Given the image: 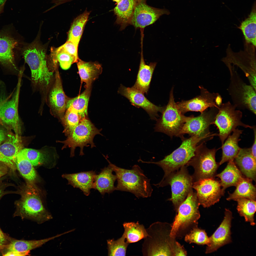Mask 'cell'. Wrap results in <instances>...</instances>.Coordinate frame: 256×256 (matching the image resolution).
<instances>
[{
    "label": "cell",
    "mask_w": 256,
    "mask_h": 256,
    "mask_svg": "<svg viewBox=\"0 0 256 256\" xmlns=\"http://www.w3.org/2000/svg\"><path fill=\"white\" fill-rule=\"evenodd\" d=\"M23 54L30 69L34 84L41 90L47 89L52 81L53 73L47 66L44 48L34 42L24 48Z\"/></svg>",
    "instance_id": "3957f363"
},
{
    "label": "cell",
    "mask_w": 256,
    "mask_h": 256,
    "mask_svg": "<svg viewBox=\"0 0 256 256\" xmlns=\"http://www.w3.org/2000/svg\"><path fill=\"white\" fill-rule=\"evenodd\" d=\"M215 176L220 179V183L222 187L223 196L225 190L229 187L236 186L243 177L240 170L238 168L234 161H230L224 169Z\"/></svg>",
    "instance_id": "4dcf8cb0"
},
{
    "label": "cell",
    "mask_w": 256,
    "mask_h": 256,
    "mask_svg": "<svg viewBox=\"0 0 256 256\" xmlns=\"http://www.w3.org/2000/svg\"><path fill=\"white\" fill-rule=\"evenodd\" d=\"M140 0H121L117 4L114 9L116 16V23L124 29L131 21L134 11L137 4Z\"/></svg>",
    "instance_id": "f1b7e54d"
},
{
    "label": "cell",
    "mask_w": 256,
    "mask_h": 256,
    "mask_svg": "<svg viewBox=\"0 0 256 256\" xmlns=\"http://www.w3.org/2000/svg\"><path fill=\"white\" fill-rule=\"evenodd\" d=\"M22 148L18 134L8 135L5 142L0 145V161L12 170H15L17 156Z\"/></svg>",
    "instance_id": "44dd1931"
},
{
    "label": "cell",
    "mask_w": 256,
    "mask_h": 256,
    "mask_svg": "<svg viewBox=\"0 0 256 256\" xmlns=\"http://www.w3.org/2000/svg\"><path fill=\"white\" fill-rule=\"evenodd\" d=\"M85 88V90L80 95L69 99L66 104V109H69L76 112L82 119L87 117L88 104L91 86Z\"/></svg>",
    "instance_id": "836d02e7"
},
{
    "label": "cell",
    "mask_w": 256,
    "mask_h": 256,
    "mask_svg": "<svg viewBox=\"0 0 256 256\" xmlns=\"http://www.w3.org/2000/svg\"><path fill=\"white\" fill-rule=\"evenodd\" d=\"M116 2L117 4L119 3L121 0H112Z\"/></svg>",
    "instance_id": "6f0895ef"
},
{
    "label": "cell",
    "mask_w": 256,
    "mask_h": 256,
    "mask_svg": "<svg viewBox=\"0 0 256 256\" xmlns=\"http://www.w3.org/2000/svg\"><path fill=\"white\" fill-rule=\"evenodd\" d=\"M255 47L246 43L243 50L233 52L229 45L226 50V55L222 61L227 67L233 64L237 66L243 72L250 84L256 88V66Z\"/></svg>",
    "instance_id": "8fae6325"
},
{
    "label": "cell",
    "mask_w": 256,
    "mask_h": 256,
    "mask_svg": "<svg viewBox=\"0 0 256 256\" xmlns=\"http://www.w3.org/2000/svg\"><path fill=\"white\" fill-rule=\"evenodd\" d=\"M252 180L247 178L243 177L236 186V189L232 193H229L227 198L228 201L240 198H246L256 201V188Z\"/></svg>",
    "instance_id": "d6a6232c"
},
{
    "label": "cell",
    "mask_w": 256,
    "mask_h": 256,
    "mask_svg": "<svg viewBox=\"0 0 256 256\" xmlns=\"http://www.w3.org/2000/svg\"><path fill=\"white\" fill-rule=\"evenodd\" d=\"M52 51L54 63L59 62L61 67L64 70L69 69L72 64L77 63L79 59L65 51L60 46L54 49Z\"/></svg>",
    "instance_id": "ab89813d"
},
{
    "label": "cell",
    "mask_w": 256,
    "mask_h": 256,
    "mask_svg": "<svg viewBox=\"0 0 256 256\" xmlns=\"http://www.w3.org/2000/svg\"><path fill=\"white\" fill-rule=\"evenodd\" d=\"M142 47L136 80L132 87L144 94H147L148 92L157 63L151 62L148 65L145 64L143 56Z\"/></svg>",
    "instance_id": "d4e9b609"
},
{
    "label": "cell",
    "mask_w": 256,
    "mask_h": 256,
    "mask_svg": "<svg viewBox=\"0 0 256 256\" xmlns=\"http://www.w3.org/2000/svg\"><path fill=\"white\" fill-rule=\"evenodd\" d=\"M5 3V2L0 5V14L2 11Z\"/></svg>",
    "instance_id": "f5cc1de1"
},
{
    "label": "cell",
    "mask_w": 256,
    "mask_h": 256,
    "mask_svg": "<svg viewBox=\"0 0 256 256\" xmlns=\"http://www.w3.org/2000/svg\"><path fill=\"white\" fill-rule=\"evenodd\" d=\"M89 14V12L86 11L74 19L69 32L67 40L78 45Z\"/></svg>",
    "instance_id": "8d00e7d4"
},
{
    "label": "cell",
    "mask_w": 256,
    "mask_h": 256,
    "mask_svg": "<svg viewBox=\"0 0 256 256\" xmlns=\"http://www.w3.org/2000/svg\"><path fill=\"white\" fill-rule=\"evenodd\" d=\"M21 79L18 78L15 92L12 98L0 97V118L2 121L9 126L16 134L20 131L18 106Z\"/></svg>",
    "instance_id": "2e32d148"
},
{
    "label": "cell",
    "mask_w": 256,
    "mask_h": 256,
    "mask_svg": "<svg viewBox=\"0 0 256 256\" xmlns=\"http://www.w3.org/2000/svg\"><path fill=\"white\" fill-rule=\"evenodd\" d=\"M101 130L97 128L87 117H85L81 120L71 135L65 140L60 142L64 144L62 148H70L71 156L73 157L76 148L79 147L80 148V155H83L84 147L90 146L91 148L95 147L93 142L94 138L97 134L103 135L100 132Z\"/></svg>",
    "instance_id": "4fadbf2b"
},
{
    "label": "cell",
    "mask_w": 256,
    "mask_h": 256,
    "mask_svg": "<svg viewBox=\"0 0 256 256\" xmlns=\"http://www.w3.org/2000/svg\"><path fill=\"white\" fill-rule=\"evenodd\" d=\"M219 108L216 107L210 108L201 113L199 115L194 117L193 115L189 116L188 119L184 124L179 133L178 137L182 139L183 135L187 134L191 136H197L204 137L210 140L217 133H211L209 130L210 126L213 124Z\"/></svg>",
    "instance_id": "5bb4252c"
},
{
    "label": "cell",
    "mask_w": 256,
    "mask_h": 256,
    "mask_svg": "<svg viewBox=\"0 0 256 256\" xmlns=\"http://www.w3.org/2000/svg\"><path fill=\"white\" fill-rule=\"evenodd\" d=\"M6 166L0 163V178L7 173L8 170Z\"/></svg>",
    "instance_id": "f907efd6"
},
{
    "label": "cell",
    "mask_w": 256,
    "mask_h": 256,
    "mask_svg": "<svg viewBox=\"0 0 256 256\" xmlns=\"http://www.w3.org/2000/svg\"><path fill=\"white\" fill-rule=\"evenodd\" d=\"M254 131V139L253 143L251 146L250 148L251 154L254 158L256 159V131L255 126H254L252 129Z\"/></svg>",
    "instance_id": "c3c4849f"
},
{
    "label": "cell",
    "mask_w": 256,
    "mask_h": 256,
    "mask_svg": "<svg viewBox=\"0 0 256 256\" xmlns=\"http://www.w3.org/2000/svg\"><path fill=\"white\" fill-rule=\"evenodd\" d=\"M13 238L4 233L0 228V251L2 254Z\"/></svg>",
    "instance_id": "bcb514c9"
},
{
    "label": "cell",
    "mask_w": 256,
    "mask_h": 256,
    "mask_svg": "<svg viewBox=\"0 0 256 256\" xmlns=\"http://www.w3.org/2000/svg\"><path fill=\"white\" fill-rule=\"evenodd\" d=\"M18 42L9 35L0 32V63L9 69L17 70L14 50Z\"/></svg>",
    "instance_id": "603a6c76"
},
{
    "label": "cell",
    "mask_w": 256,
    "mask_h": 256,
    "mask_svg": "<svg viewBox=\"0 0 256 256\" xmlns=\"http://www.w3.org/2000/svg\"><path fill=\"white\" fill-rule=\"evenodd\" d=\"M174 87L170 91L168 103L165 106L162 114L156 120L155 132L164 133L171 137H178L180 132L189 116L183 114L177 107L173 95Z\"/></svg>",
    "instance_id": "ba28073f"
},
{
    "label": "cell",
    "mask_w": 256,
    "mask_h": 256,
    "mask_svg": "<svg viewBox=\"0 0 256 256\" xmlns=\"http://www.w3.org/2000/svg\"><path fill=\"white\" fill-rule=\"evenodd\" d=\"M171 224L157 221L146 229L147 236L144 238L142 252L144 256H174L175 239L170 236Z\"/></svg>",
    "instance_id": "7a4b0ae2"
},
{
    "label": "cell",
    "mask_w": 256,
    "mask_h": 256,
    "mask_svg": "<svg viewBox=\"0 0 256 256\" xmlns=\"http://www.w3.org/2000/svg\"><path fill=\"white\" fill-rule=\"evenodd\" d=\"M185 240L189 243H194L199 245H207L209 242V238L205 230L200 229L198 226L192 229L185 235Z\"/></svg>",
    "instance_id": "b9f144b4"
},
{
    "label": "cell",
    "mask_w": 256,
    "mask_h": 256,
    "mask_svg": "<svg viewBox=\"0 0 256 256\" xmlns=\"http://www.w3.org/2000/svg\"><path fill=\"white\" fill-rule=\"evenodd\" d=\"M2 121L1 120V119H0V124H1V123H2Z\"/></svg>",
    "instance_id": "680465c9"
},
{
    "label": "cell",
    "mask_w": 256,
    "mask_h": 256,
    "mask_svg": "<svg viewBox=\"0 0 256 256\" xmlns=\"http://www.w3.org/2000/svg\"><path fill=\"white\" fill-rule=\"evenodd\" d=\"M232 218V212L225 209L223 220L214 233L209 237V242L206 248V253L215 252L231 242V228Z\"/></svg>",
    "instance_id": "d6986e66"
},
{
    "label": "cell",
    "mask_w": 256,
    "mask_h": 256,
    "mask_svg": "<svg viewBox=\"0 0 256 256\" xmlns=\"http://www.w3.org/2000/svg\"><path fill=\"white\" fill-rule=\"evenodd\" d=\"M192 187L196 191L200 205L204 208L209 207L218 202L223 196L220 182L214 177L194 182Z\"/></svg>",
    "instance_id": "9a60e30c"
},
{
    "label": "cell",
    "mask_w": 256,
    "mask_h": 256,
    "mask_svg": "<svg viewBox=\"0 0 256 256\" xmlns=\"http://www.w3.org/2000/svg\"><path fill=\"white\" fill-rule=\"evenodd\" d=\"M230 101L222 103L219 108L213 124L217 127L218 136L223 144L226 139L238 126L253 129L254 126L243 123L241 121L242 113Z\"/></svg>",
    "instance_id": "7c38bea8"
},
{
    "label": "cell",
    "mask_w": 256,
    "mask_h": 256,
    "mask_svg": "<svg viewBox=\"0 0 256 256\" xmlns=\"http://www.w3.org/2000/svg\"><path fill=\"white\" fill-rule=\"evenodd\" d=\"M256 5L248 17L242 21L239 27L244 36L246 43L256 47Z\"/></svg>",
    "instance_id": "d590c367"
},
{
    "label": "cell",
    "mask_w": 256,
    "mask_h": 256,
    "mask_svg": "<svg viewBox=\"0 0 256 256\" xmlns=\"http://www.w3.org/2000/svg\"><path fill=\"white\" fill-rule=\"evenodd\" d=\"M53 3L57 4L61 3V2L62 0H52Z\"/></svg>",
    "instance_id": "db71d44e"
},
{
    "label": "cell",
    "mask_w": 256,
    "mask_h": 256,
    "mask_svg": "<svg viewBox=\"0 0 256 256\" xmlns=\"http://www.w3.org/2000/svg\"><path fill=\"white\" fill-rule=\"evenodd\" d=\"M237 202V209L240 215L243 217L245 221L254 226L255 223L254 216L256 211V201L246 198L236 200Z\"/></svg>",
    "instance_id": "74e56055"
},
{
    "label": "cell",
    "mask_w": 256,
    "mask_h": 256,
    "mask_svg": "<svg viewBox=\"0 0 256 256\" xmlns=\"http://www.w3.org/2000/svg\"><path fill=\"white\" fill-rule=\"evenodd\" d=\"M66 110L63 118L65 128L64 132L69 137L82 119L75 111L69 109Z\"/></svg>",
    "instance_id": "7bdbcfd3"
},
{
    "label": "cell",
    "mask_w": 256,
    "mask_h": 256,
    "mask_svg": "<svg viewBox=\"0 0 256 256\" xmlns=\"http://www.w3.org/2000/svg\"><path fill=\"white\" fill-rule=\"evenodd\" d=\"M21 200L17 204L14 217H20L41 224L52 218L45 208L39 191L33 183L28 182Z\"/></svg>",
    "instance_id": "8992f818"
},
{
    "label": "cell",
    "mask_w": 256,
    "mask_h": 256,
    "mask_svg": "<svg viewBox=\"0 0 256 256\" xmlns=\"http://www.w3.org/2000/svg\"><path fill=\"white\" fill-rule=\"evenodd\" d=\"M124 232L123 234L129 244L137 242L148 236L146 229L138 222H124L123 224Z\"/></svg>",
    "instance_id": "e575fe53"
},
{
    "label": "cell",
    "mask_w": 256,
    "mask_h": 256,
    "mask_svg": "<svg viewBox=\"0 0 256 256\" xmlns=\"http://www.w3.org/2000/svg\"><path fill=\"white\" fill-rule=\"evenodd\" d=\"M173 252L174 256H186L187 255L184 247L176 241L174 246Z\"/></svg>",
    "instance_id": "7dc6e473"
},
{
    "label": "cell",
    "mask_w": 256,
    "mask_h": 256,
    "mask_svg": "<svg viewBox=\"0 0 256 256\" xmlns=\"http://www.w3.org/2000/svg\"><path fill=\"white\" fill-rule=\"evenodd\" d=\"M60 236V235L59 234L51 237L38 240H18L13 238L2 255L9 251L20 252H30L31 250L39 247L49 241Z\"/></svg>",
    "instance_id": "1f68e13d"
},
{
    "label": "cell",
    "mask_w": 256,
    "mask_h": 256,
    "mask_svg": "<svg viewBox=\"0 0 256 256\" xmlns=\"http://www.w3.org/2000/svg\"><path fill=\"white\" fill-rule=\"evenodd\" d=\"M180 146L163 159L158 161H144L143 163L154 164L161 167L164 175L162 180L167 177L172 173L186 165L195 155L198 144L201 141L209 140L206 137L197 136H191L189 138L182 139Z\"/></svg>",
    "instance_id": "277c9868"
},
{
    "label": "cell",
    "mask_w": 256,
    "mask_h": 256,
    "mask_svg": "<svg viewBox=\"0 0 256 256\" xmlns=\"http://www.w3.org/2000/svg\"><path fill=\"white\" fill-rule=\"evenodd\" d=\"M3 193V191L2 188L0 185V198L2 195Z\"/></svg>",
    "instance_id": "11a10c76"
},
{
    "label": "cell",
    "mask_w": 256,
    "mask_h": 256,
    "mask_svg": "<svg viewBox=\"0 0 256 256\" xmlns=\"http://www.w3.org/2000/svg\"><path fill=\"white\" fill-rule=\"evenodd\" d=\"M113 171L109 164L107 167L101 169L100 172L96 176L93 189L98 190L102 195L106 193H111L115 190L114 183L117 177L113 174Z\"/></svg>",
    "instance_id": "4316f807"
},
{
    "label": "cell",
    "mask_w": 256,
    "mask_h": 256,
    "mask_svg": "<svg viewBox=\"0 0 256 256\" xmlns=\"http://www.w3.org/2000/svg\"><path fill=\"white\" fill-rule=\"evenodd\" d=\"M6 0H0V5L5 2Z\"/></svg>",
    "instance_id": "9f6ffc18"
},
{
    "label": "cell",
    "mask_w": 256,
    "mask_h": 256,
    "mask_svg": "<svg viewBox=\"0 0 256 256\" xmlns=\"http://www.w3.org/2000/svg\"><path fill=\"white\" fill-rule=\"evenodd\" d=\"M241 172L247 178L256 181V159L251 154L250 148H241L234 159Z\"/></svg>",
    "instance_id": "484cf974"
},
{
    "label": "cell",
    "mask_w": 256,
    "mask_h": 256,
    "mask_svg": "<svg viewBox=\"0 0 256 256\" xmlns=\"http://www.w3.org/2000/svg\"><path fill=\"white\" fill-rule=\"evenodd\" d=\"M230 82L227 89L236 108L249 110L256 114V90L245 83L232 66L229 70Z\"/></svg>",
    "instance_id": "52a82bcc"
},
{
    "label": "cell",
    "mask_w": 256,
    "mask_h": 256,
    "mask_svg": "<svg viewBox=\"0 0 256 256\" xmlns=\"http://www.w3.org/2000/svg\"><path fill=\"white\" fill-rule=\"evenodd\" d=\"M30 252H17L9 251L7 252L3 255V256H26L29 255Z\"/></svg>",
    "instance_id": "681fc988"
},
{
    "label": "cell",
    "mask_w": 256,
    "mask_h": 256,
    "mask_svg": "<svg viewBox=\"0 0 256 256\" xmlns=\"http://www.w3.org/2000/svg\"><path fill=\"white\" fill-rule=\"evenodd\" d=\"M172 173L158 183L154 184L157 187L170 185L171 187V197L168 199L171 201L175 209L177 211L182 202L192 189L193 182L192 176L189 174L185 166Z\"/></svg>",
    "instance_id": "9c48e42d"
},
{
    "label": "cell",
    "mask_w": 256,
    "mask_h": 256,
    "mask_svg": "<svg viewBox=\"0 0 256 256\" xmlns=\"http://www.w3.org/2000/svg\"><path fill=\"white\" fill-rule=\"evenodd\" d=\"M78 45L71 41L67 40L60 46L65 51L78 59H79L78 54Z\"/></svg>",
    "instance_id": "f6af8a7d"
},
{
    "label": "cell",
    "mask_w": 256,
    "mask_h": 256,
    "mask_svg": "<svg viewBox=\"0 0 256 256\" xmlns=\"http://www.w3.org/2000/svg\"><path fill=\"white\" fill-rule=\"evenodd\" d=\"M77 63L78 73L81 81L85 84V87L91 86L102 72L101 65L97 62H86L79 59Z\"/></svg>",
    "instance_id": "83f0119b"
},
{
    "label": "cell",
    "mask_w": 256,
    "mask_h": 256,
    "mask_svg": "<svg viewBox=\"0 0 256 256\" xmlns=\"http://www.w3.org/2000/svg\"><path fill=\"white\" fill-rule=\"evenodd\" d=\"M204 142L197 145L194 155L186 165L192 166L194 169L192 176L193 182L201 179L214 177L219 165L215 160L217 150L208 148Z\"/></svg>",
    "instance_id": "30bf717a"
},
{
    "label": "cell",
    "mask_w": 256,
    "mask_h": 256,
    "mask_svg": "<svg viewBox=\"0 0 256 256\" xmlns=\"http://www.w3.org/2000/svg\"><path fill=\"white\" fill-rule=\"evenodd\" d=\"M118 92L128 99L133 106L143 109L152 120H156L159 117L158 113H161L164 109L165 106L155 105L149 101L143 93L132 87H126L121 84Z\"/></svg>",
    "instance_id": "ac0fdd59"
},
{
    "label": "cell",
    "mask_w": 256,
    "mask_h": 256,
    "mask_svg": "<svg viewBox=\"0 0 256 256\" xmlns=\"http://www.w3.org/2000/svg\"><path fill=\"white\" fill-rule=\"evenodd\" d=\"M108 255L125 256L129 243L126 241L124 236H122L116 240L114 239L107 240Z\"/></svg>",
    "instance_id": "60d3db41"
},
{
    "label": "cell",
    "mask_w": 256,
    "mask_h": 256,
    "mask_svg": "<svg viewBox=\"0 0 256 256\" xmlns=\"http://www.w3.org/2000/svg\"><path fill=\"white\" fill-rule=\"evenodd\" d=\"M146 0H140L135 9L130 24L136 28H144L153 24L161 16L165 13L163 10L148 5Z\"/></svg>",
    "instance_id": "ffe728a7"
},
{
    "label": "cell",
    "mask_w": 256,
    "mask_h": 256,
    "mask_svg": "<svg viewBox=\"0 0 256 256\" xmlns=\"http://www.w3.org/2000/svg\"><path fill=\"white\" fill-rule=\"evenodd\" d=\"M242 131L236 129L222 145V155L219 163V165L226 162L234 161L241 148L238 146V142L241 140L239 138Z\"/></svg>",
    "instance_id": "f546056e"
},
{
    "label": "cell",
    "mask_w": 256,
    "mask_h": 256,
    "mask_svg": "<svg viewBox=\"0 0 256 256\" xmlns=\"http://www.w3.org/2000/svg\"><path fill=\"white\" fill-rule=\"evenodd\" d=\"M200 94L188 100H182L176 103L178 108L183 114L189 111H195L202 113L208 108L216 107V100L219 94L217 93H211L202 86H199Z\"/></svg>",
    "instance_id": "e0dca14e"
},
{
    "label": "cell",
    "mask_w": 256,
    "mask_h": 256,
    "mask_svg": "<svg viewBox=\"0 0 256 256\" xmlns=\"http://www.w3.org/2000/svg\"><path fill=\"white\" fill-rule=\"evenodd\" d=\"M104 156L115 173L117 182L115 190L130 192L137 198L151 196L153 189L150 180L138 165H134L130 169L123 168L112 164Z\"/></svg>",
    "instance_id": "6da1fadb"
},
{
    "label": "cell",
    "mask_w": 256,
    "mask_h": 256,
    "mask_svg": "<svg viewBox=\"0 0 256 256\" xmlns=\"http://www.w3.org/2000/svg\"><path fill=\"white\" fill-rule=\"evenodd\" d=\"M21 151L26 155L33 166H36L42 164L45 161V155L38 150L25 148L22 150Z\"/></svg>",
    "instance_id": "ee69618b"
},
{
    "label": "cell",
    "mask_w": 256,
    "mask_h": 256,
    "mask_svg": "<svg viewBox=\"0 0 256 256\" xmlns=\"http://www.w3.org/2000/svg\"><path fill=\"white\" fill-rule=\"evenodd\" d=\"M16 166L20 174L28 182L33 183L36 180L37 174L33 166L21 151L17 156Z\"/></svg>",
    "instance_id": "f35d334b"
},
{
    "label": "cell",
    "mask_w": 256,
    "mask_h": 256,
    "mask_svg": "<svg viewBox=\"0 0 256 256\" xmlns=\"http://www.w3.org/2000/svg\"><path fill=\"white\" fill-rule=\"evenodd\" d=\"M6 137L5 131L3 129L0 128V144L5 140Z\"/></svg>",
    "instance_id": "816d5d0a"
},
{
    "label": "cell",
    "mask_w": 256,
    "mask_h": 256,
    "mask_svg": "<svg viewBox=\"0 0 256 256\" xmlns=\"http://www.w3.org/2000/svg\"><path fill=\"white\" fill-rule=\"evenodd\" d=\"M200 205L196 192L192 189L179 206L177 214L171 224L170 236L175 239L186 235L193 228L197 226L200 216Z\"/></svg>",
    "instance_id": "5b68a950"
},
{
    "label": "cell",
    "mask_w": 256,
    "mask_h": 256,
    "mask_svg": "<svg viewBox=\"0 0 256 256\" xmlns=\"http://www.w3.org/2000/svg\"><path fill=\"white\" fill-rule=\"evenodd\" d=\"M96 175L95 171L91 170L64 174L62 176L68 181L69 184L74 188H79L84 195L88 196L90 194V190L94 188Z\"/></svg>",
    "instance_id": "cb8c5ba5"
},
{
    "label": "cell",
    "mask_w": 256,
    "mask_h": 256,
    "mask_svg": "<svg viewBox=\"0 0 256 256\" xmlns=\"http://www.w3.org/2000/svg\"><path fill=\"white\" fill-rule=\"evenodd\" d=\"M55 80L48 95L49 104L51 110L61 116H63L66 110V104L69 99L63 89L59 72L56 71Z\"/></svg>",
    "instance_id": "7402d4cb"
}]
</instances>
